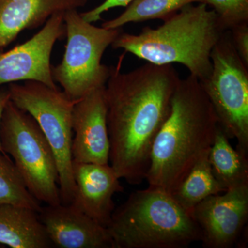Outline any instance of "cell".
Returning a JSON list of instances; mask_svg holds the SVG:
<instances>
[{"label":"cell","instance_id":"1","mask_svg":"<svg viewBox=\"0 0 248 248\" xmlns=\"http://www.w3.org/2000/svg\"><path fill=\"white\" fill-rule=\"evenodd\" d=\"M110 68L105 85L110 166L120 179H146L155 137L167 119L180 78L172 64L145 63L122 73Z\"/></svg>","mask_w":248,"mask_h":248},{"label":"cell","instance_id":"2","mask_svg":"<svg viewBox=\"0 0 248 248\" xmlns=\"http://www.w3.org/2000/svg\"><path fill=\"white\" fill-rule=\"evenodd\" d=\"M218 120L200 80L180 79L171 108L152 146L149 187L172 194L213 144Z\"/></svg>","mask_w":248,"mask_h":248},{"label":"cell","instance_id":"3","mask_svg":"<svg viewBox=\"0 0 248 248\" xmlns=\"http://www.w3.org/2000/svg\"><path fill=\"white\" fill-rule=\"evenodd\" d=\"M163 20L136 35L121 32L111 46L148 63H180L191 76L205 79L211 71L212 50L226 31L215 11L203 3L189 4Z\"/></svg>","mask_w":248,"mask_h":248},{"label":"cell","instance_id":"4","mask_svg":"<svg viewBox=\"0 0 248 248\" xmlns=\"http://www.w3.org/2000/svg\"><path fill=\"white\" fill-rule=\"evenodd\" d=\"M107 230L114 248H184L202 240L191 213L171 194L151 187L115 209Z\"/></svg>","mask_w":248,"mask_h":248},{"label":"cell","instance_id":"5","mask_svg":"<svg viewBox=\"0 0 248 248\" xmlns=\"http://www.w3.org/2000/svg\"><path fill=\"white\" fill-rule=\"evenodd\" d=\"M0 143L36 200L49 205L61 203L53 150L33 117L10 99L1 115Z\"/></svg>","mask_w":248,"mask_h":248},{"label":"cell","instance_id":"6","mask_svg":"<svg viewBox=\"0 0 248 248\" xmlns=\"http://www.w3.org/2000/svg\"><path fill=\"white\" fill-rule=\"evenodd\" d=\"M63 19L65 53L61 63L52 67V76L67 97L77 102L107 84L110 68L103 64V55L122 31L96 27L85 21L77 9L65 12Z\"/></svg>","mask_w":248,"mask_h":248},{"label":"cell","instance_id":"7","mask_svg":"<svg viewBox=\"0 0 248 248\" xmlns=\"http://www.w3.org/2000/svg\"><path fill=\"white\" fill-rule=\"evenodd\" d=\"M7 89L10 100L30 114L40 125L56 160L61 203L71 204L76 192L71 151L72 113L76 102L63 91L38 81L11 83Z\"/></svg>","mask_w":248,"mask_h":248},{"label":"cell","instance_id":"8","mask_svg":"<svg viewBox=\"0 0 248 248\" xmlns=\"http://www.w3.org/2000/svg\"><path fill=\"white\" fill-rule=\"evenodd\" d=\"M212 68L200 81L211 103L219 126L228 138L237 141L236 150L248 155V67L224 32L212 50Z\"/></svg>","mask_w":248,"mask_h":248},{"label":"cell","instance_id":"9","mask_svg":"<svg viewBox=\"0 0 248 248\" xmlns=\"http://www.w3.org/2000/svg\"><path fill=\"white\" fill-rule=\"evenodd\" d=\"M64 13L51 16L38 32L14 48L0 50V86L19 81H35L58 89L50 63L57 41L65 35Z\"/></svg>","mask_w":248,"mask_h":248},{"label":"cell","instance_id":"10","mask_svg":"<svg viewBox=\"0 0 248 248\" xmlns=\"http://www.w3.org/2000/svg\"><path fill=\"white\" fill-rule=\"evenodd\" d=\"M190 213L200 228L204 247H233L247 225L248 184L207 197Z\"/></svg>","mask_w":248,"mask_h":248},{"label":"cell","instance_id":"11","mask_svg":"<svg viewBox=\"0 0 248 248\" xmlns=\"http://www.w3.org/2000/svg\"><path fill=\"white\" fill-rule=\"evenodd\" d=\"M105 86L93 90L75 102L72 113L73 161L109 164Z\"/></svg>","mask_w":248,"mask_h":248},{"label":"cell","instance_id":"12","mask_svg":"<svg viewBox=\"0 0 248 248\" xmlns=\"http://www.w3.org/2000/svg\"><path fill=\"white\" fill-rule=\"evenodd\" d=\"M76 192L72 205L107 228L115 210L113 197L124 192L110 164L73 161Z\"/></svg>","mask_w":248,"mask_h":248},{"label":"cell","instance_id":"13","mask_svg":"<svg viewBox=\"0 0 248 248\" xmlns=\"http://www.w3.org/2000/svg\"><path fill=\"white\" fill-rule=\"evenodd\" d=\"M39 217L53 246L60 248H114L107 228L72 204L42 208Z\"/></svg>","mask_w":248,"mask_h":248},{"label":"cell","instance_id":"14","mask_svg":"<svg viewBox=\"0 0 248 248\" xmlns=\"http://www.w3.org/2000/svg\"><path fill=\"white\" fill-rule=\"evenodd\" d=\"M88 0H0V50L22 31L38 27L53 15L79 9Z\"/></svg>","mask_w":248,"mask_h":248},{"label":"cell","instance_id":"15","mask_svg":"<svg viewBox=\"0 0 248 248\" xmlns=\"http://www.w3.org/2000/svg\"><path fill=\"white\" fill-rule=\"evenodd\" d=\"M0 244L12 248L53 247L39 213L32 209L0 204Z\"/></svg>","mask_w":248,"mask_h":248},{"label":"cell","instance_id":"16","mask_svg":"<svg viewBox=\"0 0 248 248\" xmlns=\"http://www.w3.org/2000/svg\"><path fill=\"white\" fill-rule=\"evenodd\" d=\"M208 157L212 172L225 191L248 184V157L233 148L219 125Z\"/></svg>","mask_w":248,"mask_h":248},{"label":"cell","instance_id":"17","mask_svg":"<svg viewBox=\"0 0 248 248\" xmlns=\"http://www.w3.org/2000/svg\"><path fill=\"white\" fill-rule=\"evenodd\" d=\"M209 151L210 150L202 155L171 194L174 200L189 213L207 197L225 192L212 172Z\"/></svg>","mask_w":248,"mask_h":248},{"label":"cell","instance_id":"18","mask_svg":"<svg viewBox=\"0 0 248 248\" xmlns=\"http://www.w3.org/2000/svg\"><path fill=\"white\" fill-rule=\"evenodd\" d=\"M195 3H202V0H133L120 16L103 23L102 27L121 29L129 23L164 19Z\"/></svg>","mask_w":248,"mask_h":248},{"label":"cell","instance_id":"19","mask_svg":"<svg viewBox=\"0 0 248 248\" xmlns=\"http://www.w3.org/2000/svg\"><path fill=\"white\" fill-rule=\"evenodd\" d=\"M40 202L31 195L14 161L0 153V204H13L40 213Z\"/></svg>","mask_w":248,"mask_h":248},{"label":"cell","instance_id":"20","mask_svg":"<svg viewBox=\"0 0 248 248\" xmlns=\"http://www.w3.org/2000/svg\"><path fill=\"white\" fill-rule=\"evenodd\" d=\"M212 7L225 30L248 22V0H202Z\"/></svg>","mask_w":248,"mask_h":248},{"label":"cell","instance_id":"21","mask_svg":"<svg viewBox=\"0 0 248 248\" xmlns=\"http://www.w3.org/2000/svg\"><path fill=\"white\" fill-rule=\"evenodd\" d=\"M229 32L238 55L248 67V22L233 27Z\"/></svg>","mask_w":248,"mask_h":248},{"label":"cell","instance_id":"22","mask_svg":"<svg viewBox=\"0 0 248 248\" xmlns=\"http://www.w3.org/2000/svg\"><path fill=\"white\" fill-rule=\"evenodd\" d=\"M133 0H105L94 9L80 14L85 21L89 23L97 22L106 11L116 7H126Z\"/></svg>","mask_w":248,"mask_h":248},{"label":"cell","instance_id":"23","mask_svg":"<svg viewBox=\"0 0 248 248\" xmlns=\"http://www.w3.org/2000/svg\"><path fill=\"white\" fill-rule=\"evenodd\" d=\"M9 93L7 88L0 89V122H1V115H2L5 106L9 102ZM0 153H4L3 152L2 148H1V143H0Z\"/></svg>","mask_w":248,"mask_h":248},{"label":"cell","instance_id":"24","mask_svg":"<svg viewBox=\"0 0 248 248\" xmlns=\"http://www.w3.org/2000/svg\"><path fill=\"white\" fill-rule=\"evenodd\" d=\"M6 248L4 246H3V245L0 244V248Z\"/></svg>","mask_w":248,"mask_h":248}]
</instances>
